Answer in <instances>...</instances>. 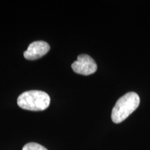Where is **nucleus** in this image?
Here are the masks:
<instances>
[{
    "label": "nucleus",
    "mask_w": 150,
    "mask_h": 150,
    "mask_svg": "<svg viewBox=\"0 0 150 150\" xmlns=\"http://www.w3.org/2000/svg\"><path fill=\"white\" fill-rule=\"evenodd\" d=\"M140 97L134 92H130L121 97L112 108L111 119L113 122L119 124L127 119L140 104Z\"/></svg>",
    "instance_id": "f257e3e1"
},
{
    "label": "nucleus",
    "mask_w": 150,
    "mask_h": 150,
    "mask_svg": "<svg viewBox=\"0 0 150 150\" xmlns=\"http://www.w3.org/2000/svg\"><path fill=\"white\" fill-rule=\"evenodd\" d=\"M50 97L45 92L29 91L22 93L18 98V105L24 110L42 111L49 107Z\"/></svg>",
    "instance_id": "f03ea898"
},
{
    "label": "nucleus",
    "mask_w": 150,
    "mask_h": 150,
    "mask_svg": "<svg viewBox=\"0 0 150 150\" xmlns=\"http://www.w3.org/2000/svg\"><path fill=\"white\" fill-rule=\"evenodd\" d=\"M74 72L82 75H90L96 72L97 66L93 59L87 54H81L72 64Z\"/></svg>",
    "instance_id": "7ed1b4c3"
},
{
    "label": "nucleus",
    "mask_w": 150,
    "mask_h": 150,
    "mask_svg": "<svg viewBox=\"0 0 150 150\" xmlns=\"http://www.w3.org/2000/svg\"><path fill=\"white\" fill-rule=\"evenodd\" d=\"M50 50V46L45 41H35L31 42L24 52V57L27 60H37L45 56Z\"/></svg>",
    "instance_id": "20e7f679"
},
{
    "label": "nucleus",
    "mask_w": 150,
    "mask_h": 150,
    "mask_svg": "<svg viewBox=\"0 0 150 150\" xmlns=\"http://www.w3.org/2000/svg\"><path fill=\"white\" fill-rule=\"evenodd\" d=\"M22 150H47V149L38 143L29 142L24 146Z\"/></svg>",
    "instance_id": "39448f33"
}]
</instances>
